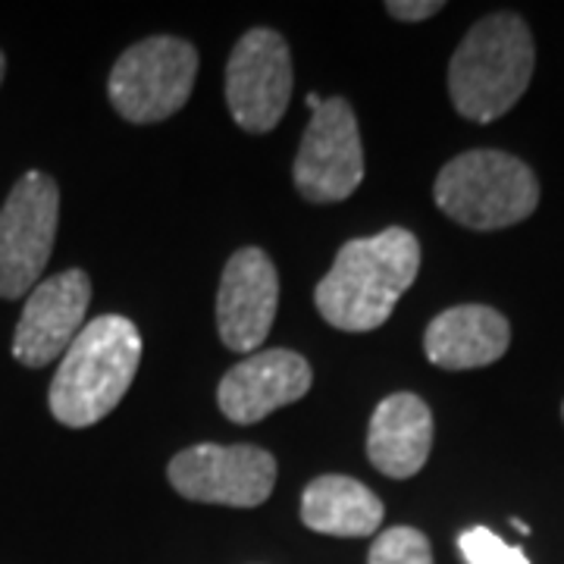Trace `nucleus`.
<instances>
[{
	"label": "nucleus",
	"mask_w": 564,
	"mask_h": 564,
	"mask_svg": "<svg viewBox=\"0 0 564 564\" xmlns=\"http://www.w3.org/2000/svg\"><path fill=\"white\" fill-rule=\"evenodd\" d=\"M421 270V245L408 229H383L339 248L333 270L317 282L314 302L323 321L345 333H370L389 321Z\"/></svg>",
	"instance_id": "nucleus-1"
},
{
	"label": "nucleus",
	"mask_w": 564,
	"mask_h": 564,
	"mask_svg": "<svg viewBox=\"0 0 564 564\" xmlns=\"http://www.w3.org/2000/svg\"><path fill=\"white\" fill-rule=\"evenodd\" d=\"M139 326L120 314L91 321L61 358L51 383V414L63 426H91L104 421L139 373Z\"/></svg>",
	"instance_id": "nucleus-2"
},
{
	"label": "nucleus",
	"mask_w": 564,
	"mask_h": 564,
	"mask_svg": "<svg viewBox=\"0 0 564 564\" xmlns=\"http://www.w3.org/2000/svg\"><path fill=\"white\" fill-rule=\"evenodd\" d=\"M533 35L514 13L480 20L448 66V95L464 120L492 122L524 98L533 76Z\"/></svg>",
	"instance_id": "nucleus-3"
},
{
	"label": "nucleus",
	"mask_w": 564,
	"mask_h": 564,
	"mask_svg": "<svg viewBox=\"0 0 564 564\" xmlns=\"http://www.w3.org/2000/svg\"><path fill=\"white\" fill-rule=\"evenodd\" d=\"M433 198L445 217L467 229H505L536 210L540 182L505 151H467L440 170Z\"/></svg>",
	"instance_id": "nucleus-4"
},
{
	"label": "nucleus",
	"mask_w": 564,
	"mask_h": 564,
	"mask_svg": "<svg viewBox=\"0 0 564 564\" xmlns=\"http://www.w3.org/2000/svg\"><path fill=\"white\" fill-rule=\"evenodd\" d=\"M198 76V51L182 39L158 35L132 44L107 82L113 110L129 122H161L180 113Z\"/></svg>",
	"instance_id": "nucleus-5"
},
{
	"label": "nucleus",
	"mask_w": 564,
	"mask_h": 564,
	"mask_svg": "<svg viewBox=\"0 0 564 564\" xmlns=\"http://www.w3.org/2000/svg\"><path fill=\"white\" fill-rule=\"evenodd\" d=\"M61 223V188L47 173H25L0 210V299L29 295L51 261Z\"/></svg>",
	"instance_id": "nucleus-6"
},
{
	"label": "nucleus",
	"mask_w": 564,
	"mask_h": 564,
	"mask_svg": "<svg viewBox=\"0 0 564 564\" xmlns=\"http://www.w3.org/2000/svg\"><path fill=\"white\" fill-rule=\"evenodd\" d=\"M166 477L192 502L258 508L276 486V458L258 445H192L170 462Z\"/></svg>",
	"instance_id": "nucleus-7"
},
{
	"label": "nucleus",
	"mask_w": 564,
	"mask_h": 564,
	"mask_svg": "<svg viewBox=\"0 0 564 564\" xmlns=\"http://www.w3.org/2000/svg\"><path fill=\"white\" fill-rule=\"evenodd\" d=\"M292 98L289 44L273 29H251L226 63V104L236 126L251 135L273 132Z\"/></svg>",
	"instance_id": "nucleus-8"
},
{
	"label": "nucleus",
	"mask_w": 564,
	"mask_h": 564,
	"mask_svg": "<svg viewBox=\"0 0 564 564\" xmlns=\"http://www.w3.org/2000/svg\"><path fill=\"white\" fill-rule=\"evenodd\" d=\"M364 180V151L355 110L345 98L323 101L304 129L295 185L314 204L345 202Z\"/></svg>",
	"instance_id": "nucleus-9"
},
{
	"label": "nucleus",
	"mask_w": 564,
	"mask_h": 564,
	"mask_svg": "<svg viewBox=\"0 0 564 564\" xmlns=\"http://www.w3.org/2000/svg\"><path fill=\"white\" fill-rule=\"evenodd\" d=\"M91 304V280L85 270H63L39 282L22 307L13 336V358L25 367H44L66 355V348L85 329Z\"/></svg>",
	"instance_id": "nucleus-10"
},
{
	"label": "nucleus",
	"mask_w": 564,
	"mask_h": 564,
	"mask_svg": "<svg viewBox=\"0 0 564 564\" xmlns=\"http://www.w3.org/2000/svg\"><path fill=\"white\" fill-rule=\"evenodd\" d=\"M280 304V276L261 248L236 251L220 280L217 295V329L226 348L248 355L258 351L270 336Z\"/></svg>",
	"instance_id": "nucleus-11"
},
{
	"label": "nucleus",
	"mask_w": 564,
	"mask_h": 564,
	"mask_svg": "<svg viewBox=\"0 0 564 564\" xmlns=\"http://www.w3.org/2000/svg\"><path fill=\"white\" fill-rule=\"evenodd\" d=\"M311 389V364L289 348H263L236 364L217 389L220 411L236 423H258Z\"/></svg>",
	"instance_id": "nucleus-12"
},
{
	"label": "nucleus",
	"mask_w": 564,
	"mask_h": 564,
	"mask_svg": "<svg viewBox=\"0 0 564 564\" xmlns=\"http://www.w3.org/2000/svg\"><path fill=\"white\" fill-rule=\"evenodd\" d=\"M433 448V414L414 392H395L377 404L367 430L370 464L392 477L408 480L421 474Z\"/></svg>",
	"instance_id": "nucleus-13"
},
{
	"label": "nucleus",
	"mask_w": 564,
	"mask_h": 564,
	"mask_svg": "<svg viewBox=\"0 0 564 564\" xmlns=\"http://www.w3.org/2000/svg\"><path fill=\"white\" fill-rule=\"evenodd\" d=\"M511 343V326L486 304L448 307L423 333L426 358L445 370H474L499 361Z\"/></svg>",
	"instance_id": "nucleus-14"
},
{
	"label": "nucleus",
	"mask_w": 564,
	"mask_h": 564,
	"mask_svg": "<svg viewBox=\"0 0 564 564\" xmlns=\"http://www.w3.org/2000/svg\"><path fill=\"white\" fill-rule=\"evenodd\" d=\"M383 502L358 480L323 474L302 496V521L326 536H370L383 524Z\"/></svg>",
	"instance_id": "nucleus-15"
},
{
	"label": "nucleus",
	"mask_w": 564,
	"mask_h": 564,
	"mask_svg": "<svg viewBox=\"0 0 564 564\" xmlns=\"http://www.w3.org/2000/svg\"><path fill=\"white\" fill-rule=\"evenodd\" d=\"M367 564H433L430 540L414 527H389L370 545Z\"/></svg>",
	"instance_id": "nucleus-16"
},
{
	"label": "nucleus",
	"mask_w": 564,
	"mask_h": 564,
	"mask_svg": "<svg viewBox=\"0 0 564 564\" xmlns=\"http://www.w3.org/2000/svg\"><path fill=\"white\" fill-rule=\"evenodd\" d=\"M458 549H462L467 564H530V558L518 545H508L502 536H496L486 527L464 530L462 536H458Z\"/></svg>",
	"instance_id": "nucleus-17"
},
{
	"label": "nucleus",
	"mask_w": 564,
	"mask_h": 564,
	"mask_svg": "<svg viewBox=\"0 0 564 564\" xmlns=\"http://www.w3.org/2000/svg\"><path fill=\"white\" fill-rule=\"evenodd\" d=\"M443 10V3L440 0H421V3H404V0H392V3H386V13L392 17V20H402V22H421L430 20L433 13H440Z\"/></svg>",
	"instance_id": "nucleus-18"
},
{
	"label": "nucleus",
	"mask_w": 564,
	"mask_h": 564,
	"mask_svg": "<svg viewBox=\"0 0 564 564\" xmlns=\"http://www.w3.org/2000/svg\"><path fill=\"white\" fill-rule=\"evenodd\" d=\"M304 104H307L311 110H321V107H323V98H321V95H314V91H311V95L304 98Z\"/></svg>",
	"instance_id": "nucleus-19"
},
{
	"label": "nucleus",
	"mask_w": 564,
	"mask_h": 564,
	"mask_svg": "<svg viewBox=\"0 0 564 564\" xmlns=\"http://www.w3.org/2000/svg\"><path fill=\"white\" fill-rule=\"evenodd\" d=\"M3 73H7V61H3V51H0V82H3Z\"/></svg>",
	"instance_id": "nucleus-20"
},
{
	"label": "nucleus",
	"mask_w": 564,
	"mask_h": 564,
	"mask_svg": "<svg viewBox=\"0 0 564 564\" xmlns=\"http://www.w3.org/2000/svg\"><path fill=\"white\" fill-rule=\"evenodd\" d=\"M511 524L518 527V530H521V533H530V527H527V524H524V521H511Z\"/></svg>",
	"instance_id": "nucleus-21"
},
{
	"label": "nucleus",
	"mask_w": 564,
	"mask_h": 564,
	"mask_svg": "<svg viewBox=\"0 0 564 564\" xmlns=\"http://www.w3.org/2000/svg\"><path fill=\"white\" fill-rule=\"evenodd\" d=\"M562 414H564V408H562Z\"/></svg>",
	"instance_id": "nucleus-22"
}]
</instances>
